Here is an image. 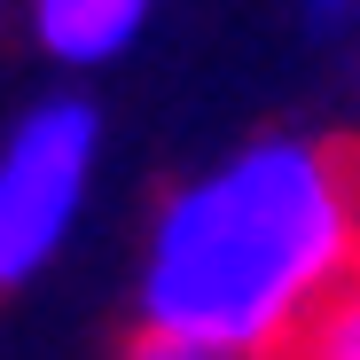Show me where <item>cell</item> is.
I'll use <instances>...</instances> for the list:
<instances>
[{
    "mask_svg": "<svg viewBox=\"0 0 360 360\" xmlns=\"http://www.w3.org/2000/svg\"><path fill=\"white\" fill-rule=\"evenodd\" d=\"M126 360H219V352H204V345H188V337H165V329H141Z\"/></svg>",
    "mask_w": 360,
    "mask_h": 360,
    "instance_id": "5b68a950",
    "label": "cell"
},
{
    "mask_svg": "<svg viewBox=\"0 0 360 360\" xmlns=\"http://www.w3.org/2000/svg\"><path fill=\"white\" fill-rule=\"evenodd\" d=\"M102 172V117L79 94L32 102L0 134V290L39 282L86 219Z\"/></svg>",
    "mask_w": 360,
    "mask_h": 360,
    "instance_id": "7a4b0ae2",
    "label": "cell"
},
{
    "mask_svg": "<svg viewBox=\"0 0 360 360\" xmlns=\"http://www.w3.org/2000/svg\"><path fill=\"white\" fill-rule=\"evenodd\" d=\"M345 274H360V165L306 134H259L157 204L134 306L141 329L219 360H282Z\"/></svg>",
    "mask_w": 360,
    "mask_h": 360,
    "instance_id": "6da1fadb",
    "label": "cell"
},
{
    "mask_svg": "<svg viewBox=\"0 0 360 360\" xmlns=\"http://www.w3.org/2000/svg\"><path fill=\"white\" fill-rule=\"evenodd\" d=\"M39 55H55L63 71H102L117 63L157 16V0H24Z\"/></svg>",
    "mask_w": 360,
    "mask_h": 360,
    "instance_id": "3957f363",
    "label": "cell"
},
{
    "mask_svg": "<svg viewBox=\"0 0 360 360\" xmlns=\"http://www.w3.org/2000/svg\"><path fill=\"white\" fill-rule=\"evenodd\" d=\"M352 8H360V0H306V16H314V24H345Z\"/></svg>",
    "mask_w": 360,
    "mask_h": 360,
    "instance_id": "8992f818",
    "label": "cell"
},
{
    "mask_svg": "<svg viewBox=\"0 0 360 360\" xmlns=\"http://www.w3.org/2000/svg\"><path fill=\"white\" fill-rule=\"evenodd\" d=\"M282 360H360V274H345L314 306V321L282 345Z\"/></svg>",
    "mask_w": 360,
    "mask_h": 360,
    "instance_id": "277c9868",
    "label": "cell"
}]
</instances>
